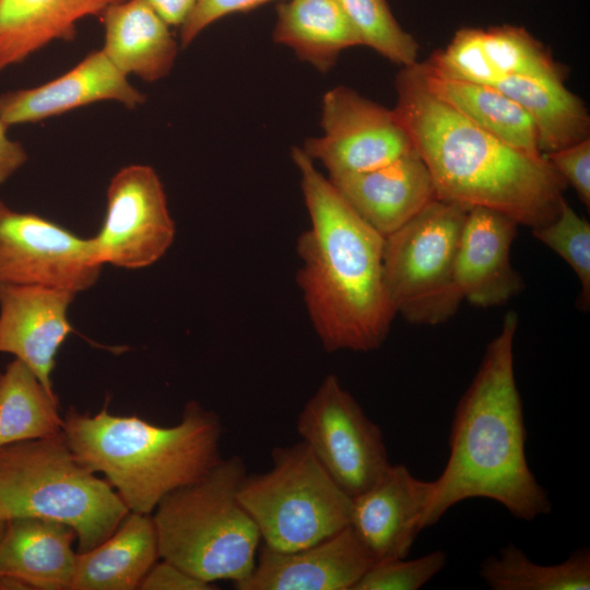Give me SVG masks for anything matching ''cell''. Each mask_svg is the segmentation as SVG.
I'll return each mask as SVG.
<instances>
[{"instance_id":"30bf717a","label":"cell","mask_w":590,"mask_h":590,"mask_svg":"<svg viewBox=\"0 0 590 590\" xmlns=\"http://www.w3.org/2000/svg\"><path fill=\"white\" fill-rule=\"evenodd\" d=\"M102 264L92 238H82L40 215L19 212L0 199V284L71 291L91 288Z\"/></svg>"},{"instance_id":"f546056e","label":"cell","mask_w":590,"mask_h":590,"mask_svg":"<svg viewBox=\"0 0 590 590\" xmlns=\"http://www.w3.org/2000/svg\"><path fill=\"white\" fill-rule=\"evenodd\" d=\"M533 236L557 253L574 271L580 284L577 305L590 306V224L564 199L551 222L532 228Z\"/></svg>"},{"instance_id":"7a4b0ae2","label":"cell","mask_w":590,"mask_h":590,"mask_svg":"<svg viewBox=\"0 0 590 590\" xmlns=\"http://www.w3.org/2000/svg\"><path fill=\"white\" fill-rule=\"evenodd\" d=\"M292 158L310 227L297 240V283L327 352H369L385 342L396 314L384 279L385 237L365 222L300 148Z\"/></svg>"},{"instance_id":"3957f363","label":"cell","mask_w":590,"mask_h":590,"mask_svg":"<svg viewBox=\"0 0 590 590\" xmlns=\"http://www.w3.org/2000/svg\"><path fill=\"white\" fill-rule=\"evenodd\" d=\"M518 314L508 311L489 342L477 371L455 410L449 458L424 514L422 529L432 527L456 504L487 498L515 518L532 521L552 504L526 457L522 401L514 368Z\"/></svg>"},{"instance_id":"e0dca14e","label":"cell","mask_w":590,"mask_h":590,"mask_svg":"<svg viewBox=\"0 0 590 590\" xmlns=\"http://www.w3.org/2000/svg\"><path fill=\"white\" fill-rule=\"evenodd\" d=\"M519 224L492 209L467 214L456 257L455 278L463 300L489 308L507 304L524 287L510 260Z\"/></svg>"},{"instance_id":"9c48e42d","label":"cell","mask_w":590,"mask_h":590,"mask_svg":"<svg viewBox=\"0 0 590 590\" xmlns=\"http://www.w3.org/2000/svg\"><path fill=\"white\" fill-rule=\"evenodd\" d=\"M296 429L327 473L352 498L377 484L392 468L381 428L333 374L323 378L304 404Z\"/></svg>"},{"instance_id":"8fae6325","label":"cell","mask_w":590,"mask_h":590,"mask_svg":"<svg viewBox=\"0 0 590 590\" xmlns=\"http://www.w3.org/2000/svg\"><path fill=\"white\" fill-rule=\"evenodd\" d=\"M163 184L149 165L131 164L110 179L103 225L92 237L98 262L142 269L158 261L175 238Z\"/></svg>"},{"instance_id":"8d00e7d4","label":"cell","mask_w":590,"mask_h":590,"mask_svg":"<svg viewBox=\"0 0 590 590\" xmlns=\"http://www.w3.org/2000/svg\"><path fill=\"white\" fill-rule=\"evenodd\" d=\"M169 25L181 26L197 0H145Z\"/></svg>"},{"instance_id":"d6a6232c","label":"cell","mask_w":590,"mask_h":590,"mask_svg":"<svg viewBox=\"0 0 590 590\" xmlns=\"http://www.w3.org/2000/svg\"><path fill=\"white\" fill-rule=\"evenodd\" d=\"M581 202L590 206V138L565 149L543 154Z\"/></svg>"},{"instance_id":"f1b7e54d","label":"cell","mask_w":590,"mask_h":590,"mask_svg":"<svg viewBox=\"0 0 590 590\" xmlns=\"http://www.w3.org/2000/svg\"><path fill=\"white\" fill-rule=\"evenodd\" d=\"M362 45L391 62L410 67L417 62L418 44L392 14L387 0H340Z\"/></svg>"},{"instance_id":"5bb4252c","label":"cell","mask_w":590,"mask_h":590,"mask_svg":"<svg viewBox=\"0 0 590 590\" xmlns=\"http://www.w3.org/2000/svg\"><path fill=\"white\" fill-rule=\"evenodd\" d=\"M374 564L351 526L312 545L278 551L262 545L237 590H352Z\"/></svg>"},{"instance_id":"484cf974","label":"cell","mask_w":590,"mask_h":590,"mask_svg":"<svg viewBox=\"0 0 590 590\" xmlns=\"http://www.w3.org/2000/svg\"><path fill=\"white\" fill-rule=\"evenodd\" d=\"M59 400L14 358L0 371V448L62 429Z\"/></svg>"},{"instance_id":"9a60e30c","label":"cell","mask_w":590,"mask_h":590,"mask_svg":"<svg viewBox=\"0 0 590 590\" xmlns=\"http://www.w3.org/2000/svg\"><path fill=\"white\" fill-rule=\"evenodd\" d=\"M127 78L102 49L93 50L51 81L0 94V120L9 127L38 122L106 101L134 109L145 102L146 96Z\"/></svg>"},{"instance_id":"e575fe53","label":"cell","mask_w":590,"mask_h":590,"mask_svg":"<svg viewBox=\"0 0 590 590\" xmlns=\"http://www.w3.org/2000/svg\"><path fill=\"white\" fill-rule=\"evenodd\" d=\"M143 590H211L212 583L201 580L175 564L162 559L155 563L141 581Z\"/></svg>"},{"instance_id":"4316f807","label":"cell","mask_w":590,"mask_h":590,"mask_svg":"<svg viewBox=\"0 0 590 590\" xmlns=\"http://www.w3.org/2000/svg\"><path fill=\"white\" fill-rule=\"evenodd\" d=\"M480 576L493 590H589L590 551L579 548L555 565H540L512 543L487 556Z\"/></svg>"},{"instance_id":"cb8c5ba5","label":"cell","mask_w":590,"mask_h":590,"mask_svg":"<svg viewBox=\"0 0 590 590\" xmlns=\"http://www.w3.org/2000/svg\"><path fill=\"white\" fill-rule=\"evenodd\" d=\"M273 39L321 72L342 50L362 46L340 0H288L276 8Z\"/></svg>"},{"instance_id":"4dcf8cb0","label":"cell","mask_w":590,"mask_h":590,"mask_svg":"<svg viewBox=\"0 0 590 590\" xmlns=\"http://www.w3.org/2000/svg\"><path fill=\"white\" fill-rule=\"evenodd\" d=\"M427 62L440 73L469 82L494 85L499 74L492 66L483 39V28L462 27L444 50Z\"/></svg>"},{"instance_id":"ffe728a7","label":"cell","mask_w":590,"mask_h":590,"mask_svg":"<svg viewBox=\"0 0 590 590\" xmlns=\"http://www.w3.org/2000/svg\"><path fill=\"white\" fill-rule=\"evenodd\" d=\"M105 39L102 50L126 76L156 82L172 70L178 43L169 25L145 0H122L101 15Z\"/></svg>"},{"instance_id":"d6986e66","label":"cell","mask_w":590,"mask_h":590,"mask_svg":"<svg viewBox=\"0 0 590 590\" xmlns=\"http://www.w3.org/2000/svg\"><path fill=\"white\" fill-rule=\"evenodd\" d=\"M74 530L58 521L17 517L5 520L0 540V578L26 589H71L76 554Z\"/></svg>"},{"instance_id":"2e32d148","label":"cell","mask_w":590,"mask_h":590,"mask_svg":"<svg viewBox=\"0 0 590 590\" xmlns=\"http://www.w3.org/2000/svg\"><path fill=\"white\" fill-rule=\"evenodd\" d=\"M434 489V481L415 477L405 465L392 464L373 487L352 498L351 528L374 563L406 558Z\"/></svg>"},{"instance_id":"52a82bcc","label":"cell","mask_w":590,"mask_h":590,"mask_svg":"<svg viewBox=\"0 0 590 590\" xmlns=\"http://www.w3.org/2000/svg\"><path fill=\"white\" fill-rule=\"evenodd\" d=\"M272 467L245 476L238 499L263 544L295 551L320 542L351 523L353 499L327 473L304 440L275 446Z\"/></svg>"},{"instance_id":"d4e9b609","label":"cell","mask_w":590,"mask_h":590,"mask_svg":"<svg viewBox=\"0 0 590 590\" xmlns=\"http://www.w3.org/2000/svg\"><path fill=\"white\" fill-rule=\"evenodd\" d=\"M530 117L542 154L590 138V116L585 103L563 80L520 75L502 76L495 84Z\"/></svg>"},{"instance_id":"7c38bea8","label":"cell","mask_w":590,"mask_h":590,"mask_svg":"<svg viewBox=\"0 0 590 590\" xmlns=\"http://www.w3.org/2000/svg\"><path fill=\"white\" fill-rule=\"evenodd\" d=\"M321 127L323 134L307 139L303 150L323 164L329 178L373 170L416 151L394 109L346 86L324 94Z\"/></svg>"},{"instance_id":"277c9868","label":"cell","mask_w":590,"mask_h":590,"mask_svg":"<svg viewBox=\"0 0 590 590\" xmlns=\"http://www.w3.org/2000/svg\"><path fill=\"white\" fill-rule=\"evenodd\" d=\"M62 432L76 461L102 472L130 511L151 515L173 491L188 485L223 458L219 415L189 401L181 421L161 427L135 415H95L69 409Z\"/></svg>"},{"instance_id":"74e56055","label":"cell","mask_w":590,"mask_h":590,"mask_svg":"<svg viewBox=\"0 0 590 590\" xmlns=\"http://www.w3.org/2000/svg\"><path fill=\"white\" fill-rule=\"evenodd\" d=\"M4 524H5V521L0 520V540H1L3 531H4Z\"/></svg>"},{"instance_id":"4fadbf2b","label":"cell","mask_w":590,"mask_h":590,"mask_svg":"<svg viewBox=\"0 0 590 590\" xmlns=\"http://www.w3.org/2000/svg\"><path fill=\"white\" fill-rule=\"evenodd\" d=\"M75 295L56 287L0 284V353L15 356L54 396L51 373L60 346L74 332L68 310Z\"/></svg>"},{"instance_id":"5b68a950","label":"cell","mask_w":590,"mask_h":590,"mask_svg":"<svg viewBox=\"0 0 590 590\" xmlns=\"http://www.w3.org/2000/svg\"><path fill=\"white\" fill-rule=\"evenodd\" d=\"M247 475L238 455L166 495L152 516L160 558L204 580L245 581L256 565L260 532L238 499Z\"/></svg>"},{"instance_id":"836d02e7","label":"cell","mask_w":590,"mask_h":590,"mask_svg":"<svg viewBox=\"0 0 590 590\" xmlns=\"http://www.w3.org/2000/svg\"><path fill=\"white\" fill-rule=\"evenodd\" d=\"M273 0H197L192 11L180 26V46L194 38L217 20L233 13L247 12Z\"/></svg>"},{"instance_id":"1f68e13d","label":"cell","mask_w":590,"mask_h":590,"mask_svg":"<svg viewBox=\"0 0 590 590\" xmlns=\"http://www.w3.org/2000/svg\"><path fill=\"white\" fill-rule=\"evenodd\" d=\"M447 563L442 551L414 559L390 558L374 563L352 590H417Z\"/></svg>"},{"instance_id":"603a6c76","label":"cell","mask_w":590,"mask_h":590,"mask_svg":"<svg viewBox=\"0 0 590 590\" xmlns=\"http://www.w3.org/2000/svg\"><path fill=\"white\" fill-rule=\"evenodd\" d=\"M417 66L428 90L467 119L526 154L543 156L530 117L498 87L447 76L427 61Z\"/></svg>"},{"instance_id":"8992f818","label":"cell","mask_w":590,"mask_h":590,"mask_svg":"<svg viewBox=\"0 0 590 590\" xmlns=\"http://www.w3.org/2000/svg\"><path fill=\"white\" fill-rule=\"evenodd\" d=\"M129 512L107 480L76 461L62 429L0 448V520L62 522L81 553L109 538Z\"/></svg>"},{"instance_id":"ba28073f","label":"cell","mask_w":590,"mask_h":590,"mask_svg":"<svg viewBox=\"0 0 590 590\" xmlns=\"http://www.w3.org/2000/svg\"><path fill=\"white\" fill-rule=\"evenodd\" d=\"M469 210L435 199L385 237L384 279L396 316L437 326L456 315L463 299L455 266Z\"/></svg>"},{"instance_id":"83f0119b","label":"cell","mask_w":590,"mask_h":590,"mask_svg":"<svg viewBox=\"0 0 590 590\" xmlns=\"http://www.w3.org/2000/svg\"><path fill=\"white\" fill-rule=\"evenodd\" d=\"M487 57L499 76L565 79L562 66L524 27L504 24L483 28Z\"/></svg>"},{"instance_id":"44dd1931","label":"cell","mask_w":590,"mask_h":590,"mask_svg":"<svg viewBox=\"0 0 590 590\" xmlns=\"http://www.w3.org/2000/svg\"><path fill=\"white\" fill-rule=\"evenodd\" d=\"M122 0H0V73L55 40H73L78 23Z\"/></svg>"},{"instance_id":"ac0fdd59","label":"cell","mask_w":590,"mask_h":590,"mask_svg":"<svg viewBox=\"0 0 590 590\" xmlns=\"http://www.w3.org/2000/svg\"><path fill=\"white\" fill-rule=\"evenodd\" d=\"M329 179L384 237L437 199L429 170L416 151L373 170Z\"/></svg>"},{"instance_id":"d590c367","label":"cell","mask_w":590,"mask_h":590,"mask_svg":"<svg viewBox=\"0 0 590 590\" xmlns=\"http://www.w3.org/2000/svg\"><path fill=\"white\" fill-rule=\"evenodd\" d=\"M9 128L0 120V185L8 181L27 161L24 146L8 135Z\"/></svg>"},{"instance_id":"6da1fadb","label":"cell","mask_w":590,"mask_h":590,"mask_svg":"<svg viewBox=\"0 0 590 590\" xmlns=\"http://www.w3.org/2000/svg\"><path fill=\"white\" fill-rule=\"evenodd\" d=\"M393 108L433 178L437 199L500 212L532 228L556 217L567 185L545 156L515 149L434 95L417 62L397 75Z\"/></svg>"},{"instance_id":"7402d4cb","label":"cell","mask_w":590,"mask_h":590,"mask_svg":"<svg viewBox=\"0 0 590 590\" xmlns=\"http://www.w3.org/2000/svg\"><path fill=\"white\" fill-rule=\"evenodd\" d=\"M160 558L152 515L130 511L114 533L78 552L71 590H132Z\"/></svg>"}]
</instances>
